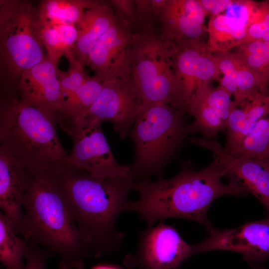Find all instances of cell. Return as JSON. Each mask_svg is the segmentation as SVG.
Returning a JSON list of instances; mask_svg holds the SVG:
<instances>
[{
    "label": "cell",
    "mask_w": 269,
    "mask_h": 269,
    "mask_svg": "<svg viewBox=\"0 0 269 269\" xmlns=\"http://www.w3.org/2000/svg\"><path fill=\"white\" fill-rule=\"evenodd\" d=\"M227 169L216 158L206 167L196 171L183 167L175 176H162L135 180L133 190L138 199L130 201L128 211L135 212L146 222L147 227L157 221L171 218H183L200 223L209 233L214 228L207 218V210L217 198L225 195L240 196L247 193Z\"/></svg>",
    "instance_id": "1"
},
{
    "label": "cell",
    "mask_w": 269,
    "mask_h": 269,
    "mask_svg": "<svg viewBox=\"0 0 269 269\" xmlns=\"http://www.w3.org/2000/svg\"><path fill=\"white\" fill-rule=\"evenodd\" d=\"M55 176L94 258L117 249L125 234L117 231L115 224L127 211L128 195L135 181L132 175L103 177L67 169Z\"/></svg>",
    "instance_id": "2"
},
{
    "label": "cell",
    "mask_w": 269,
    "mask_h": 269,
    "mask_svg": "<svg viewBox=\"0 0 269 269\" xmlns=\"http://www.w3.org/2000/svg\"><path fill=\"white\" fill-rule=\"evenodd\" d=\"M19 233L28 242L59 257V269H84L94 258L74 222L55 176L30 174Z\"/></svg>",
    "instance_id": "3"
},
{
    "label": "cell",
    "mask_w": 269,
    "mask_h": 269,
    "mask_svg": "<svg viewBox=\"0 0 269 269\" xmlns=\"http://www.w3.org/2000/svg\"><path fill=\"white\" fill-rule=\"evenodd\" d=\"M57 115L12 94L0 99V146L30 174L57 176L67 170L68 154L56 129Z\"/></svg>",
    "instance_id": "4"
},
{
    "label": "cell",
    "mask_w": 269,
    "mask_h": 269,
    "mask_svg": "<svg viewBox=\"0 0 269 269\" xmlns=\"http://www.w3.org/2000/svg\"><path fill=\"white\" fill-rule=\"evenodd\" d=\"M184 112L164 103L142 105L129 135L134 147L130 166L135 180L162 176L188 134Z\"/></svg>",
    "instance_id": "5"
},
{
    "label": "cell",
    "mask_w": 269,
    "mask_h": 269,
    "mask_svg": "<svg viewBox=\"0 0 269 269\" xmlns=\"http://www.w3.org/2000/svg\"><path fill=\"white\" fill-rule=\"evenodd\" d=\"M0 74L9 83L46 58L36 6L27 0L0 1Z\"/></svg>",
    "instance_id": "6"
},
{
    "label": "cell",
    "mask_w": 269,
    "mask_h": 269,
    "mask_svg": "<svg viewBox=\"0 0 269 269\" xmlns=\"http://www.w3.org/2000/svg\"><path fill=\"white\" fill-rule=\"evenodd\" d=\"M130 64L142 106L164 103L175 108L176 86L170 45L162 38L157 26H142L134 32Z\"/></svg>",
    "instance_id": "7"
},
{
    "label": "cell",
    "mask_w": 269,
    "mask_h": 269,
    "mask_svg": "<svg viewBox=\"0 0 269 269\" xmlns=\"http://www.w3.org/2000/svg\"><path fill=\"white\" fill-rule=\"evenodd\" d=\"M169 45L176 86L175 108L184 113L196 90L212 80L218 81L221 72L216 56L207 43L185 40Z\"/></svg>",
    "instance_id": "8"
},
{
    "label": "cell",
    "mask_w": 269,
    "mask_h": 269,
    "mask_svg": "<svg viewBox=\"0 0 269 269\" xmlns=\"http://www.w3.org/2000/svg\"><path fill=\"white\" fill-rule=\"evenodd\" d=\"M142 104L133 78L104 82L98 98L67 132L80 124H102L107 121L113 124L120 137L124 139L129 135Z\"/></svg>",
    "instance_id": "9"
},
{
    "label": "cell",
    "mask_w": 269,
    "mask_h": 269,
    "mask_svg": "<svg viewBox=\"0 0 269 269\" xmlns=\"http://www.w3.org/2000/svg\"><path fill=\"white\" fill-rule=\"evenodd\" d=\"M194 255V246L185 242L173 226L161 220L140 232L136 252L127 255L124 262L131 269H177Z\"/></svg>",
    "instance_id": "10"
},
{
    "label": "cell",
    "mask_w": 269,
    "mask_h": 269,
    "mask_svg": "<svg viewBox=\"0 0 269 269\" xmlns=\"http://www.w3.org/2000/svg\"><path fill=\"white\" fill-rule=\"evenodd\" d=\"M101 125L96 123L80 124L67 133L73 145L67 158V169L103 177L131 175L130 166L121 165L116 160Z\"/></svg>",
    "instance_id": "11"
},
{
    "label": "cell",
    "mask_w": 269,
    "mask_h": 269,
    "mask_svg": "<svg viewBox=\"0 0 269 269\" xmlns=\"http://www.w3.org/2000/svg\"><path fill=\"white\" fill-rule=\"evenodd\" d=\"M195 254L223 250L243 255L252 269H266L269 261V217L250 222L236 228L214 229L202 242L194 245Z\"/></svg>",
    "instance_id": "12"
},
{
    "label": "cell",
    "mask_w": 269,
    "mask_h": 269,
    "mask_svg": "<svg viewBox=\"0 0 269 269\" xmlns=\"http://www.w3.org/2000/svg\"><path fill=\"white\" fill-rule=\"evenodd\" d=\"M134 31L115 15L89 53L87 66L103 82L132 78L130 53Z\"/></svg>",
    "instance_id": "13"
},
{
    "label": "cell",
    "mask_w": 269,
    "mask_h": 269,
    "mask_svg": "<svg viewBox=\"0 0 269 269\" xmlns=\"http://www.w3.org/2000/svg\"><path fill=\"white\" fill-rule=\"evenodd\" d=\"M193 143L211 151L216 158L234 177L247 193L256 197L263 204L269 217V161L246 157H237L227 152L215 139L189 138Z\"/></svg>",
    "instance_id": "14"
},
{
    "label": "cell",
    "mask_w": 269,
    "mask_h": 269,
    "mask_svg": "<svg viewBox=\"0 0 269 269\" xmlns=\"http://www.w3.org/2000/svg\"><path fill=\"white\" fill-rule=\"evenodd\" d=\"M207 14L200 0H167L158 23L160 34L168 44L203 41L207 34L204 23Z\"/></svg>",
    "instance_id": "15"
},
{
    "label": "cell",
    "mask_w": 269,
    "mask_h": 269,
    "mask_svg": "<svg viewBox=\"0 0 269 269\" xmlns=\"http://www.w3.org/2000/svg\"><path fill=\"white\" fill-rule=\"evenodd\" d=\"M57 69L58 67L46 58L21 74L17 87L22 101L55 113L58 120L63 97Z\"/></svg>",
    "instance_id": "16"
},
{
    "label": "cell",
    "mask_w": 269,
    "mask_h": 269,
    "mask_svg": "<svg viewBox=\"0 0 269 269\" xmlns=\"http://www.w3.org/2000/svg\"><path fill=\"white\" fill-rule=\"evenodd\" d=\"M30 174L10 152L0 146V206L19 233L23 212L22 203Z\"/></svg>",
    "instance_id": "17"
},
{
    "label": "cell",
    "mask_w": 269,
    "mask_h": 269,
    "mask_svg": "<svg viewBox=\"0 0 269 269\" xmlns=\"http://www.w3.org/2000/svg\"><path fill=\"white\" fill-rule=\"evenodd\" d=\"M115 18L114 10L110 1L101 0L87 9L76 24L78 37L72 51L84 68L87 66L89 53Z\"/></svg>",
    "instance_id": "18"
},
{
    "label": "cell",
    "mask_w": 269,
    "mask_h": 269,
    "mask_svg": "<svg viewBox=\"0 0 269 269\" xmlns=\"http://www.w3.org/2000/svg\"><path fill=\"white\" fill-rule=\"evenodd\" d=\"M269 114V95L259 94L243 105L235 108L227 121L224 149L232 154L241 145L257 122Z\"/></svg>",
    "instance_id": "19"
},
{
    "label": "cell",
    "mask_w": 269,
    "mask_h": 269,
    "mask_svg": "<svg viewBox=\"0 0 269 269\" xmlns=\"http://www.w3.org/2000/svg\"><path fill=\"white\" fill-rule=\"evenodd\" d=\"M214 54L221 73L232 79L237 86V96L233 100L237 107L261 93L256 75L237 55L231 51Z\"/></svg>",
    "instance_id": "20"
},
{
    "label": "cell",
    "mask_w": 269,
    "mask_h": 269,
    "mask_svg": "<svg viewBox=\"0 0 269 269\" xmlns=\"http://www.w3.org/2000/svg\"><path fill=\"white\" fill-rule=\"evenodd\" d=\"M103 83L94 76H89L63 101L58 114V123L65 132L95 102L102 92Z\"/></svg>",
    "instance_id": "21"
},
{
    "label": "cell",
    "mask_w": 269,
    "mask_h": 269,
    "mask_svg": "<svg viewBox=\"0 0 269 269\" xmlns=\"http://www.w3.org/2000/svg\"><path fill=\"white\" fill-rule=\"evenodd\" d=\"M98 0H44L36 6L39 18L53 24L76 25L88 8Z\"/></svg>",
    "instance_id": "22"
},
{
    "label": "cell",
    "mask_w": 269,
    "mask_h": 269,
    "mask_svg": "<svg viewBox=\"0 0 269 269\" xmlns=\"http://www.w3.org/2000/svg\"><path fill=\"white\" fill-rule=\"evenodd\" d=\"M237 55L256 75L260 92L269 95V41H255L233 49Z\"/></svg>",
    "instance_id": "23"
},
{
    "label": "cell",
    "mask_w": 269,
    "mask_h": 269,
    "mask_svg": "<svg viewBox=\"0 0 269 269\" xmlns=\"http://www.w3.org/2000/svg\"><path fill=\"white\" fill-rule=\"evenodd\" d=\"M246 32L247 29L232 27L224 14L211 15L207 27V44L214 54L231 51L244 44Z\"/></svg>",
    "instance_id": "24"
},
{
    "label": "cell",
    "mask_w": 269,
    "mask_h": 269,
    "mask_svg": "<svg viewBox=\"0 0 269 269\" xmlns=\"http://www.w3.org/2000/svg\"><path fill=\"white\" fill-rule=\"evenodd\" d=\"M7 217L0 213V261L5 269H23L27 241L17 236Z\"/></svg>",
    "instance_id": "25"
},
{
    "label": "cell",
    "mask_w": 269,
    "mask_h": 269,
    "mask_svg": "<svg viewBox=\"0 0 269 269\" xmlns=\"http://www.w3.org/2000/svg\"><path fill=\"white\" fill-rule=\"evenodd\" d=\"M187 112L194 118L188 125L189 134L199 133L204 138L214 139L219 132L225 131L226 122L217 112L195 99H191Z\"/></svg>",
    "instance_id": "26"
},
{
    "label": "cell",
    "mask_w": 269,
    "mask_h": 269,
    "mask_svg": "<svg viewBox=\"0 0 269 269\" xmlns=\"http://www.w3.org/2000/svg\"><path fill=\"white\" fill-rule=\"evenodd\" d=\"M230 154L258 160L269 158V114L257 122L238 149Z\"/></svg>",
    "instance_id": "27"
},
{
    "label": "cell",
    "mask_w": 269,
    "mask_h": 269,
    "mask_svg": "<svg viewBox=\"0 0 269 269\" xmlns=\"http://www.w3.org/2000/svg\"><path fill=\"white\" fill-rule=\"evenodd\" d=\"M231 97V94L222 86L219 85L214 88L208 84L199 87L191 99L214 109L227 123L231 113L237 107Z\"/></svg>",
    "instance_id": "28"
},
{
    "label": "cell",
    "mask_w": 269,
    "mask_h": 269,
    "mask_svg": "<svg viewBox=\"0 0 269 269\" xmlns=\"http://www.w3.org/2000/svg\"><path fill=\"white\" fill-rule=\"evenodd\" d=\"M38 31L41 42L46 50L47 59L57 67L60 58L72 50L65 44L56 25L44 22L39 16Z\"/></svg>",
    "instance_id": "29"
},
{
    "label": "cell",
    "mask_w": 269,
    "mask_h": 269,
    "mask_svg": "<svg viewBox=\"0 0 269 269\" xmlns=\"http://www.w3.org/2000/svg\"><path fill=\"white\" fill-rule=\"evenodd\" d=\"M65 56L69 62L68 70L63 71L58 68L57 71L63 101L69 98L90 76L85 70V68L75 58L72 50L68 51Z\"/></svg>",
    "instance_id": "30"
},
{
    "label": "cell",
    "mask_w": 269,
    "mask_h": 269,
    "mask_svg": "<svg viewBox=\"0 0 269 269\" xmlns=\"http://www.w3.org/2000/svg\"><path fill=\"white\" fill-rule=\"evenodd\" d=\"M259 2L249 0H233L224 14L229 24L237 29H247Z\"/></svg>",
    "instance_id": "31"
},
{
    "label": "cell",
    "mask_w": 269,
    "mask_h": 269,
    "mask_svg": "<svg viewBox=\"0 0 269 269\" xmlns=\"http://www.w3.org/2000/svg\"><path fill=\"white\" fill-rule=\"evenodd\" d=\"M269 41V0L259 2L252 23L247 29L244 43Z\"/></svg>",
    "instance_id": "32"
},
{
    "label": "cell",
    "mask_w": 269,
    "mask_h": 269,
    "mask_svg": "<svg viewBox=\"0 0 269 269\" xmlns=\"http://www.w3.org/2000/svg\"><path fill=\"white\" fill-rule=\"evenodd\" d=\"M115 15L134 32L138 25L136 6L134 0H110Z\"/></svg>",
    "instance_id": "33"
},
{
    "label": "cell",
    "mask_w": 269,
    "mask_h": 269,
    "mask_svg": "<svg viewBox=\"0 0 269 269\" xmlns=\"http://www.w3.org/2000/svg\"><path fill=\"white\" fill-rule=\"evenodd\" d=\"M50 255L44 249L27 242L24 255L26 263L23 269H45L46 261Z\"/></svg>",
    "instance_id": "34"
},
{
    "label": "cell",
    "mask_w": 269,
    "mask_h": 269,
    "mask_svg": "<svg viewBox=\"0 0 269 269\" xmlns=\"http://www.w3.org/2000/svg\"><path fill=\"white\" fill-rule=\"evenodd\" d=\"M204 9L211 15L220 14L233 2L232 0H200Z\"/></svg>",
    "instance_id": "35"
},
{
    "label": "cell",
    "mask_w": 269,
    "mask_h": 269,
    "mask_svg": "<svg viewBox=\"0 0 269 269\" xmlns=\"http://www.w3.org/2000/svg\"><path fill=\"white\" fill-rule=\"evenodd\" d=\"M92 269H122L119 267L110 265H99L96 266Z\"/></svg>",
    "instance_id": "36"
},
{
    "label": "cell",
    "mask_w": 269,
    "mask_h": 269,
    "mask_svg": "<svg viewBox=\"0 0 269 269\" xmlns=\"http://www.w3.org/2000/svg\"><path fill=\"white\" fill-rule=\"evenodd\" d=\"M267 160H268L269 161V158L268 159H267Z\"/></svg>",
    "instance_id": "37"
}]
</instances>
